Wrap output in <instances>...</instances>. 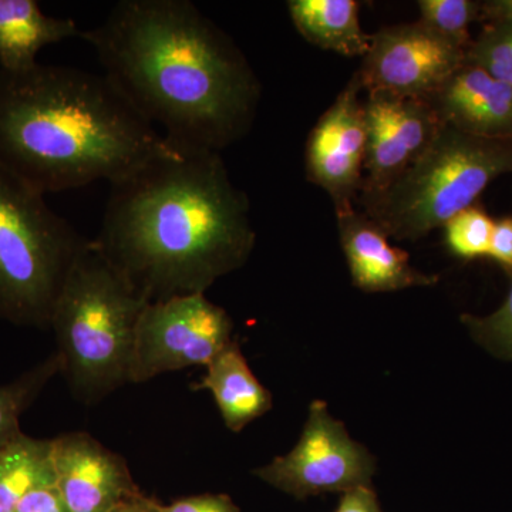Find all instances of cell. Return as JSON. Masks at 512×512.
<instances>
[{
	"mask_svg": "<svg viewBox=\"0 0 512 512\" xmlns=\"http://www.w3.org/2000/svg\"><path fill=\"white\" fill-rule=\"evenodd\" d=\"M80 37L121 96L173 146L221 153L251 130L261 83L194 3L121 0Z\"/></svg>",
	"mask_w": 512,
	"mask_h": 512,
	"instance_id": "1",
	"label": "cell"
},
{
	"mask_svg": "<svg viewBox=\"0 0 512 512\" xmlns=\"http://www.w3.org/2000/svg\"><path fill=\"white\" fill-rule=\"evenodd\" d=\"M94 244L148 303L207 292L251 258L247 194L220 153L167 148L110 184Z\"/></svg>",
	"mask_w": 512,
	"mask_h": 512,
	"instance_id": "2",
	"label": "cell"
},
{
	"mask_svg": "<svg viewBox=\"0 0 512 512\" xmlns=\"http://www.w3.org/2000/svg\"><path fill=\"white\" fill-rule=\"evenodd\" d=\"M167 146L104 74L0 69V164L45 195L114 183Z\"/></svg>",
	"mask_w": 512,
	"mask_h": 512,
	"instance_id": "3",
	"label": "cell"
},
{
	"mask_svg": "<svg viewBox=\"0 0 512 512\" xmlns=\"http://www.w3.org/2000/svg\"><path fill=\"white\" fill-rule=\"evenodd\" d=\"M147 305L93 239H87L50 320L60 375L77 402L94 406L131 383L137 326Z\"/></svg>",
	"mask_w": 512,
	"mask_h": 512,
	"instance_id": "4",
	"label": "cell"
},
{
	"mask_svg": "<svg viewBox=\"0 0 512 512\" xmlns=\"http://www.w3.org/2000/svg\"><path fill=\"white\" fill-rule=\"evenodd\" d=\"M512 173V141L471 136L444 124L386 191L357 202L387 237L417 241L473 207L485 188Z\"/></svg>",
	"mask_w": 512,
	"mask_h": 512,
	"instance_id": "5",
	"label": "cell"
},
{
	"mask_svg": "<svg viewBox=\"0 0 512 512\" xmlns=\"http://www.w3.org/2000/svg\"><path fill=\"white\" fill-rule=\"evenodd\" d=\"M46 195L0 164V319L50 329L53 308L87 241Z\"/></svg>",
	"mask_w": 512,
	"mask_h": 512,
	"instance_id": "6",
	"label": "cell"
},
{
	"mask_svg": "<svg viewBox=\"0 0 512 512\" xmlns=\"http://www.w3.org/2000/svg\"><path fill=\"white\" fill-rule=\"evenodd\" d=\"M234 322L204 293L148 303L138 322L131 383L210 365L232 339Z\"/></svg>",
	"mask_w": 512,
	"mask_h": 512,
	"instance_id": "7",
	"label": "cell"
},
{
	"mask_svg": "<svg viewBox=\"0 0 512 512\" xmlns=\"http://www.w3.org/2000/svg\"><path fill=\"white\" fill-rule=\"evenodd\" d=\"M375 471V457L349 436L342 421L330 416L325 402L316 400L309 406L305 429L291 453L276 457L254 474L302 500L370 487Z\"/></svg>",
	"mask_w": 512,
	"mask_h": 512,
	"instance_id": "8",
	"label": "cell"
},
{
	"mask_svg": "<svg viewBox=\"0 0 512 512\" xmlns=\"http://www.w3.org/2000/svg\"><path fill=\"white\" fill-rule=\"evenodd\" d=\"M362 59L356 72L363 92L424 99L466 63V50L417 20L370 35Z\"/></svg>",
	"mask_w": 512,
	"mask_h": 512,
	"instance_id": "9",
	"label": "cell"
},
{
	"mask_svg": "<svg viewBox=\"0 0 512 512\" xmlns=\"http://www.w3.org/2000/svg\"><path fill=\"white\" fill-rule=\"evenodd\" d=\"M357 72L320 116L306 143V178L328 192L335 212L356 207L365 177V99Z\"/></svg>",
	"mask_w": 512,
	"mask_h": 512,
	"instance_id": "10",
	"label": "cell"
},
{
	"mask_svg": "<svg viewBox=\"0 0 512 512\" xmlns=\"http://www.w3.org/2000/svg\"><path fill=\"white\" fill-rule=\"evenodd\" d=\"M365 119V177L357 202L386 191L443 126L426 99L384 93H366Z\"/></svg>",
	"mask_w": 512,
	"mask_h": 512,
	"instance_id": "11",
	"label": "cell"
},
{
	"mask_svg": "<svg viewBox=\"0 0 512 512\" xmlns=\"http://www.w3.org/2000/svg\"><path fill=\"white\" fill-rule=\"evenodd\" d=\"M53 464L70 512H110L141 495L127 461L83 431L53 439Z\"/></svg>",
	"mask_w": 512,
	"mask_h": 512,
	"instance_id": "12",
	"label": "cell"
},
{
	"mask_svg": "<svg viewBox=\"0 0 512 512\" xmlns=\"http://www.w3.org/2000/svg\"><path fill=\"white\" fill-rule=\"evenodd\" d=\"M448 126L490 140L512 141V87L464 63L424 97Z\"/></svg>",
	"mask_w": 512,
	"mask_h": 512,
	"instance_id": "13",
	"label": "cell"
},
{
	"mask_svg": "<svg viewBox=\"0 0 512 512\" xmlns=\"http://www.w3.org/2000/svg\"><path fill=\"white\" fill-rule=\"evenodd\" d=\"M336 218L340 244L356 288L377 293L436 284L437 276L423 274L410 265L409 254L393 247L386 232L359 208L336 212Z\"/></svg>",
	"mask_w": 512,
	"mask_h": 512,
	"instance_id": "14",
	"label": "cell"
},
{
	"mask_svg": "<svg viewBox=\"0 0 512 512\" xmlns=\"http://www.w3.org/2000/svg\"><path fill=\"white\" fill-rule=\"evenodd\" d=\"M80 36L74 20L46 15L35 0H0V69L6 72L30 69L43 47Z\"/></svg>",
	"mask_w": 512,
	"mask_h": 512,
	"instance_id": "15",
	"label": "cell"
},
{
	"mask_svg": "<svg viewBox=\"0 0 512 512\" xmlns=\"http://www.w3.org/2000/svg\"><path fill=\"white\" fill-rule=\"evenodd\" d=\"M195 389L210 390L225 426L234 433L272 409V394L256 379L235 340L207 366Z\"/></svg>",
	"mask_w": 512,
	"mask_h": 512,
	"instance_id": "16",
	"label": "cell"
},
{
	"mask_svg": "<svg viewBox=\"0 0 512 512\" xmlns=\"http://www.w3.org/2000/svg\"><path fill=\"white\" fill-rule=\"evenodd\" d=\"M288 10L303 39L320 49L346 57H363L369 50L356 0H289Z\"/></svg>",
	"mask_w": 512,
	"mask_h": 512,
	"instance_id": "17",
	"label": "cell"
},
{
	"mask_svg": "<svg viewBox=\"0 0 512 512\" xmlns=\"http://www.w3.org/2000/svg\"><path fill=\"white\" fill-rule=\"evenodd\" d=\"M55 484L53 439L23 433L0 450V512H12L32 491Z\"/></svg>",
	"mask_w": 512,
	"mask_h": 512,
	"instance_id": "18",
	"label": "cell"
},
{
	"mask_svg": "<svg viewBox=\"0 0 512 512\" xmlns=\"http://www.w3.org/2000/svg\"><path fill=\"white\" fill-rule=\"evenodd\" d=\"M56 375H60V362L53 353L18 379L0 386V450L22 436L20 417Z\"/></svg>",
	"mask_w": 512,
	"mask_h": 512,
	"instance_id": "19",
	"label": "cell"
},
{
	"mask_svg": "<svg viewBox=\"0 0 512 512\" xmlns=\"http://www.w3.org/2000/svg\"><path fill=\"white\" fill-rule=\"evenodd\" d=\"M421 25L444 37L460 49L470 47L471 23L480 20L481 2L474 0H420L417 2Z\"/></svg>",
	"mask_w": 512,
	"mask_h": 512,
	"instance_id": "20",
	"label": "cell"
},
{
	"mask_svg": "<svg viewBox=\"0 0 512 512\" xmlns=\"http://www.w3.org/2000/svg\"><path fill=\"white\" fill-rule=\"evenodd\" d=\"M466 62L512 87V19L485 22L467 49Z\"/></svg>",
	"mask_w": 512,
	"mask_h": 512,
	"instance_id": "21",
	"label": "cell"
},
{
	"mask_svg": "<svg viewBox=\"0 0 512 512\" xmlns=\"http://www.w3.org/2000/svg\"><path fill=\"white\" fill-rule=\"evenodd\" d=\"M495 221L483 208L473 205L444 225L446 244L457 258H488Z\"/></svg>",
	"mask_w": 512,
	"mask_h": 512,
	"instance_id": "22",
	"label": "cell"
},
{
	"mask_svg": "<svg viewBox=\"0 0 512 512\" xmlns=\"http://www.w3.org/2000/svg\"><path fill=\"white\" fill-rule=\"evenodd\" d=\"M510 292L503 305L487 316L466 313L461 322L466 326L474 342L498 359L512 362V271Z\"/></svg>",
	"mask_w": 512,
	"mask_h": 512,
	"instance_id": "23",
	"label": "cell"
},
{
	"mask_svg": "<svg viewBox=\"0 0 512 512\" xmlns=\"http://www.w3.org/2000/svg\"><path fill=\"white\" fill-rule=\"evenodd\" d=\"M157 512H239L228 495H197L183 498L167 507L158 505Z\"/></svg>",
	"mask_w": 512,
	"mask_h": 512,
	"instance_id": "24",
	"label": "cell"
},
{
	"mask_svg": "<svg viewBox=\"0 0 512 512\" xmlns=\"http://www.w3.org/2000/svg\"><path fill=\"white\" fill-rule=\"evenodd\" d=\"M12 512H70L55 485L37 488L19 501Z\"/></svg>",
	"mask_w": 512,
	"mask_h": 512,
	"instance_id": "25",
	"label": "cell"
},
{
	"mask_svg": "<svg viewBox=\"0 0 512 512\" xmlns=\"http://www.w3.org/2000/svg\"><path fill=\"white\" fill-rule=\"evenodd\" d=\"M488 258L503 266L505 271H512V217L495 221Z\"/></svg>",
	"mask_w": 512,
	"mask_h": 512,
	"instance_id": "26",
	"label": "cell"
},
{
	"mask_svg": "<svg viewBox=\"0 0 512 512\" xmlns=\"http://www.w3.org/2000/svg\"><path fill=\"white\" fill-rule=\"evenodd\" d=\"M336 512H383L375 491L370 487H357L343 493Z\"/></svg>",
	"mask_w": 512,
	"mask_h": 512,
	"instance_id": "27",
	"label": "cell"
},
{
	"mask_svg": "<svg viewBox=\"0 0 512 512\" xmlns=\"http://www.w3.org/2000/svg\"><path fill=\"white\" fill-rule=\"evenodd\" d=\"M512 19V0H488L481 2L480 20L493 22V20Z\"/></svg>",
	"mask_w": 512,
	"mask_h": 512,
	"instance_id": "28",
	"label": "cell"
},
{
	"mask_svg": "<svg viewBox=\"0 0 512 512\" xmlns=\"http://www.w3.org/2000/svg\"><path fill=\"white\" fill-rule=\"evenodd\" d=\"M157 504L143 495L127 501V503L120 504L119 507L114 508L110 512H156Z\"/></svg>",
	"mask_w": 512,
	"mask_h": 512,
	"instance_id": "29",
	"label": "cell"
},
{
	"mask_svg": "<svg viewBox=\"0 0 512 512\" xmlns=\"http://www.w3.org/2000/svg\"><path fill=\"white\" fill-rule=\"evenodd\" d=\"M157 507H158V504H157ZM156 512H157V508H156Z\"/></svg>",
	"mask_w": 512,
	"mask_h": 512,
	"instance_id": "30",
	"label": "cell"
}]
</instances>
